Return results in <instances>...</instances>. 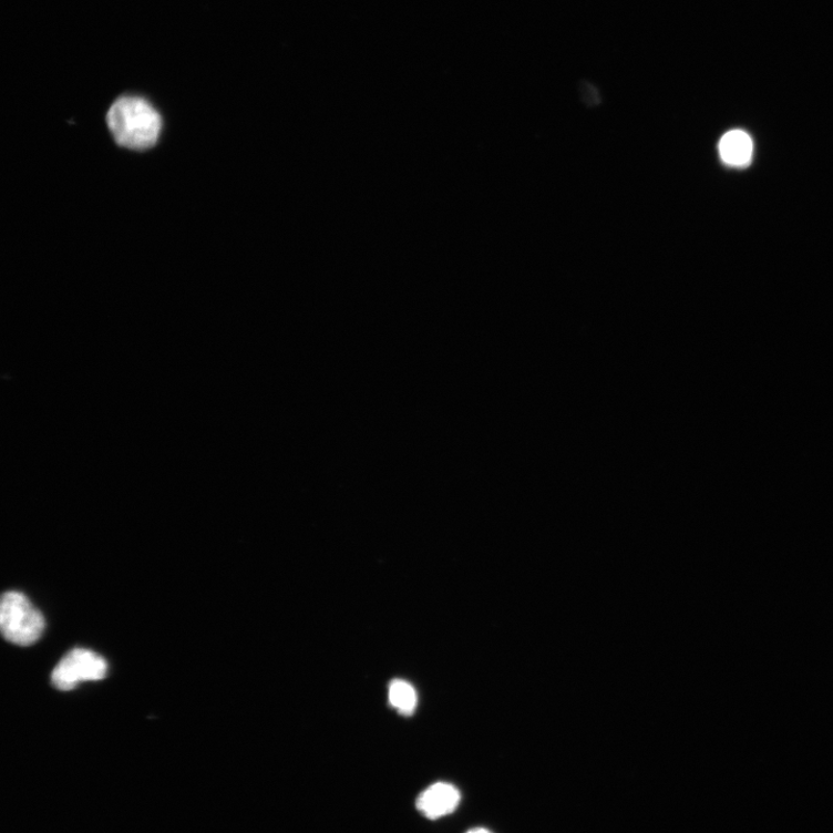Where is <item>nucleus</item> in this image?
Here are the masks:
<instances>
[{
  "mask_svg": "<svg viewBox=\"0 0 833 833\" xmlns=\"http://www.w3.org/2000/svg\"><path fill=\"white\" fill-rule=\"evenodd\" d=\"M107 125L117 145L144 151L158 142L163 119L158 111L143 97H119L107 113Z\"/></svg>",
  "mask_w": 833,
  "mask_h": 833,
  "instance_id": "f257e3e1",
  "label": "nucleus"
},
{
  "mask_svg": "<svg viewBox=\"0 0 833 833\" xmlns=\"http://www.w3.org/2000/svg\"><path fill=\"white\" fill-rule=\"evenodd\" d=\"M0 628L4 638L18 646L34 645L43 635V615L20 592H8L0 605Z\"/></svg>",
  "mask_w": 833,
  "mask_h": 833,
  "instance_id": "f03ea898",
  "label": "nucleus"
},
{
  "mask_svg": "<svg viewBox=\"0 0 833 833\" xmlns=\"http://www.w3.org/2000/svg\"><path fill=\"white\" fill-rule=\"evenodd\" d=\"M109 664L85 648H74L51 673V683L61 691H71L82 682L101 681L106 677Z\"/></svg>",
  "mask_w": 833,
  "mask_h": 833,
  "instance_id": "7ed1b4c3",
  "label": "nucleus"
},
{
  "mask_svg": "<svg viewBox=\"0 0 833 833\" xmlns=\"http://www.w3.org/2000/svg\"><path fill=\"white\" fill-rule=\"evenodd\" d=\"M460 802L461 793L454 785L435 783L420 794L415 806L424 817L435 821L454 813Z\"/></svg>",
  "mask_w": 833,
  "mask_h": 833,
  "instance_id": "20e7f679",
  "label": "nucleus"
},
{
  "mask_svg": "<svg viewBox=\"0 0 833 833\" xmlns=\"http://www.w3.org/2000/svg\"><path fill=\"white\" fill-rule=\"evenodd\" d=\"M752 140L742 130L727 133L719 143L721 160L728 166H748L752 160Z\"/></svg>",
  "mask_w": 833,
  "mask_h": 833,
  "instance_id": "39448f33",
  "label": "nucleus"
},
{
  "mask_svg": "<svg viewBox=\"0 0 833 833\" xmlns=\"http://www.w3.org/2000/svg\"><path fill=\"white\" fill-rule=\"evenodd\" d=\"M389 702L399 712L410 716L416 707V693L411 685L395 680L389 686Z\"/></svg>",
  "mask_w": 833,
  "mask_h": 833,
  "instance_id": "423d86ee",
  "label": "nucleus"
},
{
  "mask_svg": "<svg viewBox=\"0 0 833 833\" xmlns=\"http://www.w3.org/2000/svg\"><path fill=\"white\" fill-rule=\"evenodd\" d=\"M465 833H492V832L484 827H475V829L469 830Z\"/></svg>",
  "mask_w": 833,
  "mask_h": 833,
  "instance_id": "0eeeda50",
  "label": "nucleus"
}]
</instances>
